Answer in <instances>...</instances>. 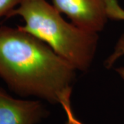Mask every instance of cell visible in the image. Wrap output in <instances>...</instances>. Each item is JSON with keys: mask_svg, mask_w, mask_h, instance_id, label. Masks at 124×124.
Returning a JSON list of instances; mask_svg holds the SVG:
<instances>
[{"mask_svg": "<svg viewBox=\"0 0 124 124\" xmlns=\"http://www.w3.org/2000/svg\"><path fill=\"white\" fill-rule=\"evenodd\" d=\"M48 113L39 101L15 98L0 88V124H37Z\"/></svg>", "mask_w": 124, "mask_h": 124, "instance_id": "obj_4", "label": "cell"}, {"mask_svg": "<svg viewBox=\"0 0 124 124\" xmlns=\"http://www.w3.org/2000/svg\"><path fill=\"white\" fill-rule=\"evenodd\" d=\"M74 67L50 46L19 27H0V77L21 97H36L60 104L67 124H79L70 97Z\"/></svg>", "mask_w": 124, "mask_h": 124, "instance_id": "obj_1", "label": "cell"}, {"mask_svg": "<svg viewBox=\"0 0 124 124\" xmlns=\"http://www.w3.org/2000/svg\"><path fill=\"white\" fill-rule=\"evenodd\" d=\"M122 56H124V34L121 36L119 40L117 41L113 50V53L105 61L106 67L107 68H111L115 63L116 60L120 57H121ZM116 71L124 80V68L123 67L119 68L116 69Z\"/></svg>", "mask_w": 124, "mask_h": 124, "instance_id": "obj_5", "label": "cell"}, {"mask_svg": "<svg viewBox=\"0 0 124 124\" xmlns=\"http://www.w3.org/2000/svg\"><path fill=\"white\" fill-rule=\"evenodd\" d=\"M14 16L25 22L18 26L20 29L44 42L77 70L90 68L97 49L98 33L67 22L46 0H20L6 18Z\"/></svg>", "mask_w": 124, "mask_h": 124, "instance_id": "obj_2", "label": "cell"}, {"mask_svg": "<svg viewBox=\"0 0 124 124\" xmlns=\"http://www.w3.org/2000/svg\"><path fill=\"white\" fill-rule=\"evenodd\" d=\"M20 0H0V19L7 17L8 13L13 10L19 4Z\"/></svg>", "mask_w": 124, "mask_h": 124, "instance_id": "obj_7", "label": "cell"}, {"mask_svg": "<svg viewBox=\"0 0 124 124\" xmlns=\"http://www.w3.org/2000/svg\"><path fill=\"white\" fill-rule=\"evenodd\" d=\"M107 11L109 19L124 21V9L120 6L116 0H106Z\"/></svg>", "mask_w": 124, "mask_h": 124, "instance_id": "obj_6", "label": "cell"}, {"mask_svg": "<svg viewBox=\"0 0 124 124\" xmlns=\"http://www.w3.org/2000/svg\"><path fill=\"white\" fill-rule=\"evenodd\" d=\"M60 13L65 14L72 23L85 31L99 33L109 19L106 0H53Z\"/></svg>", "mask_w": 124, "mask_h": 124, "instance_id": "obj_3", "label": "cell"}]
</instances>
